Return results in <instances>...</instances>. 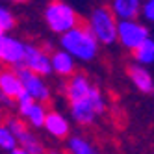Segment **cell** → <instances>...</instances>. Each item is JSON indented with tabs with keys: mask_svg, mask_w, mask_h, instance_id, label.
<instances>
[{
	"mask_svg": "<svg viewBox=\"0 0 154 154\" xmlns=\"http://www.w3.org/2000/svg\"><path fill=\"white\" fill-rule=\"evenodd\" d=\"M15 26V19L13 15L8 11V9L0 8V34H6V32H9Z\"/></svg>",
	"mask_w": 154,
	"mask_h": 154,
	"instance_id": "obj_21",
	"label": "cell"
},
{
	"mask_svg": "<svg viewBox=\"0 0 154 154\" xmlns=\"http://www.w3.org/2000/svg\"><path fill=\"white\" fill-rule=\"evenodd\" d=\"M47 24L52 32L56 34H65V32L72 30L74 26H78L82 23V19L74 13V9L67 6L61 0H52L45 11Z\"/></svg>",
	"mask_w": 154,
	"mask_h": 154,
	"instance_id": "obj_2",
	"label": "cell"
},
{
	"mask_svg": "<svg viewBox=\"0 0 154 154\" xmlns=\"http://www.w3.org/2000/svg\"><path fill=\"white\" fill-rule=\"evenodd\" d=\"M24 52H26V45L19 43L17 39L6 37L0 34V58L9 65H19L24 61Z\"/></svg>",
	"mask_w": 154,
	"mask_h": 154,
	"instance_id": "obj_10",
	"label": "cell"
},
{
	"mask_svg": "<svg viewBox=\"0 0 154 154\" xmlns=\"http://www.w3.org/2000/svg\"><path fill=\"white\" fill-rule=\"evenodd\" d=\"M45 128L50 132L52 136H56L58 139H63L69 136V123L65 121L58 112H48L47 121H45Z\"/></svg>",
	"mask_w": 154,
	"mask_h": 154,
	"instance_id": "obj_12",
	"label": "cell"
},
{
	"mask_svg": "<svg viewBox=\"0 0 154 154\" xmlns=\"http://www.w3.org/2000/svg\"><path fill=\"white\" fill-rule=\"evenodd\" d=\"M91 154H97V152H95V150H93V152H91Z\"/></svg>",
	"mask_w": 154,
	"mask_h": 154,
	"instance_id": "obj_26",
	"label": "cell"
},
{
	"mask_svg": "<svg viewBox=\"0 0 154 154\" xmlns=\"http://www.w3.org/2000/svg\"><path fill=\"white\" fill-rule=\"evenodd\" d=\"M11 2H19V4H23V2H28V0H11Z\"/></svg>",
	"mask_w": 154,
	"mask_h": 154,
	"instance_id": "obj_24",
	"label": "cell"
},
{
	"mask_svg": "<svg viewBox=\"0 0 154 154\" xmlns=\"http://www.w3.org/2000/svg\"><path fill=\"white\" fill-rule=\"evenodd\" d=\"M143 13H145V17L149 20H152V23H154V0H147L145 8H143Z\"/></svg>",
	"mask_w": 154,
	"mask_h": 154,
	"instance_id": "obj_22",
	"label": "cell"
},
{
	"mask_svg": "<svg viewBox=\"0 0 154 154\" xmlns=\"http://www.w3.org/2000/svg\"><path fill=\"white\" fill-rule=\"evenodd\" d=\"M134 58L139 63H152L154 61V41L147 39L137 48H134Z\"/></svg>",
	"mask_w": 154,
	"mask_h": 154,
	"instance_id": "obj_16",
	"label": "cell"
},
{
	"mask_svg": "<svg viewBox=\"0 0 154 154\" xmlns=\"http://www.w3.org/2000/svg\"><path fill=\"white\" fill-rule=\"evenodd\" d=\"M15 71H17V74L20 76V80H23L24 89H26L30 95H34V97H35V100L47 102L48 98H50L48 87L43 84V80L39 78V74H37V72H34L32 69H28L24 63L15 65Z\"/></svg>",
	"mask_w": 154,
	"mask_h": 154,
	"instance_id": "obj_5",
	"label": "cell"
},
{
	"mask_svg": "<svg viewBox=\"0 0 154 154\" xmlns=\"http://www.w3.org/2000/svg\"><path fill=\"white\" fill-rule=\"evenodd\" d=\"M97 43L98 39L95 35L91 24L84 23V20L72 30L65 32L61 37V47L69 54H72V56L80 58V60H85V61H89L97 56Z\"/></svg>",
	"mask_w": 154,
	"mask_h": 154,
	"instance_id": "obj_1",
	"label": "cell"
},
{
	"mask_svg": "<svg viewBox=\"0 0 154 154\" xmlns=\"http://www.w3.org/2000/svg\"><path fill=\"white\" fill-rule=\"evenodd\" d=\"M15 134L11 132V128H6V126H0V149L4 150H13L15 149Z\"/></svg>",
	"mask_w": 154,
	"mask_h": 154,
	"instance_id": "obj_17",
	"label": "cell"
},
{
	"mask_svg": "<svg viewBox=\"0 0 154 154\" xmlns=\"http://www.w3.org/2000/svg\"><path fill=\"white\" fill-rule=\"evenodd\" d=\"M19 112L23 113L24 117H28V113H30V109L34 108V104H35V97L34 95H30L28 91H24L23 95L19 97Z\"/></svg>",
	"mask_w": 154,
	"mask_h": 154,
	"instance_id": "obj_19",
	"label": "cell"
},
{
	"mask_svg": "<svg viewBox=\"0 0 154 154\" xmlns=\"http://www.w3.org/2000/svg\"><path fill=\"white\" fill-rule=\"evenodd\" d=\"M11 154H30V152H28V150H24L23 147H20V149H13V150H11Z\"/></svg>",
	"mask_w": 154,
	"mask_h": 154,
	"instance_id": "obj_23",
	"label": "cell"
},
{
	"mask_svg": "<svg viewBox=\"0 0 154 154\" xmlns=\"http://www.w3.org/2000/svg\"><path fill=\"white\" fill-rule=\"evenodd\" d=\"M8 126L11 128V132L15 134V137L19 139L20 147H23L24 150H28L30 154H45L43 145L28 132L26 125H24L20 119H8Z\"/></svg>",
	"mask_w": 154,
	"mask_h": 154,
	"instance_id": "obj_8",
	"label": "cell"
},
{
	"mask_svg": "<svg viewBox=\"0 0 154 154\" xmlns=\"http://www.w3.org/2000/svg\"><path fill=\"white\" fill-rule=\"evenodd\" d=\"M128 76L132 78V82H134V85L137 87L139 91H143V93L154 91V84H152L150 74L143 69V67H137V65H132V67H128Z\"/></svg>",
	"mask_w": 154,
	"mask_h": 154,
	"instance_id": "obj_14",
	"label": "cell"
},
{
	"mask_svg": "<svg viewBox=\"0 0 154 154\" xmlns=\"http://www.w3.org/2000/svg\"><path fill=\"white\" fill-rule=\"evenodd\" d=\"M28 119H30V123L34 125V126H43V125H45V121H47L45 108L35 102L34 108H32V109H30V113H28Z\"/></svg>",
	"mask_w": 154,
	"mask_h": 154,
	"instance_id": "obj_18",
	"label": "cell"
},
{
	"mask_svg": "<svg viewBox=\"0 0 154 154\" xmlns=\"http://www.w3.org/2000/svg\"><path fill=\"white\" fill-rule=\"evenodd\" d=\"M113 11L123 20L137 19V15L141 11L139 0H113Z\"/></svg>",
	"mask_w": 154,
	"mask_h": 154,
	"instance_id": "obj_13",
	"label": "cell"
},
{
	"mask_svg": "<svg viewBox=\"0 0 154 154\" xmlns=\"http://www.w3.org/2000/svg\"><path fill=\"white\" fill-rule=\"evenodd\" d=\"M104 108H106L104 98H102L100 91L93 85L89 95H87L85 98L71 104V112H72V117H74L76 123H80V125H91L93 119L104 112Z\"/></svg>",
	"mask_w": 154,
	"mask_h": 154,
	"instance_id": "obj_4",
	"label": "cell"
},
{
	"mask_svg": "<svg viewBox=\"0 0 154 154\" xmlns=\"http://www.w3.org/2000/svg\"><path fill=\"white\" fill-rule=\"evenodd\" d=\"M149 39V30L134 20H121L119 23V41L128 48H137L143 41Z\"/></svg>",
	"mask_w": 154,
	"mask_h": 154,
	"instance_id": "obj_6",
	"label": "cell"
},
{
	"mask_svg": "<svg viewBox=\"0 0 154 154\" xmlns=\"http://www.w3.org/2000/svg\"><path fill=\"white\" fill-rule=\"evenodd\" d=\"M28 69H32L34 72H37L39 76H47L50 74L52 69V61L48 60L47 52L43 48H37L34 45H26V52H24V61H23Z\"/></svg>",
	"mask_w": 154,
	"mask_h": 154,
	"instance_id": "obj_7",
	"label": "cell"
},
{
	"mask_svg": "<svg viewBox=\"0 0 154 154\" xmlns=\"http://www.w3.org/2000/svg\"><path fill=\"white\" fill-rule=\"evenodd\" d=\"M89 24L95 32L97 39L100 41L102 45H112L119 37V24L115 20V11L109 9L108 6H100V8L95 9Z\"/></svg>",
	"mask_w": 154,
	"mask_h": 154,
	"instance_id": "obj_3",
	"label": "cell"
},
{
	"mask_svg": "<svg viewBox=\"0 0 154 154\" xmlns=\"http://www.w3.org/2000/svg\"><path fill=\"white\" fill-rule=\"evenodd\" d=\"M91 84L89 80L85 78L84 74H76L72 76V78L67 82V85H65V93H67V98H69V102H78L82 100V98H85L87 95H89L91 91Z\"/></svg>",
	"mask_w": 154,
	"mask_h": 154,
	"instance_id": "obj_11",
	"label": "cell"
},
{
	"mask_svg": "<svg viewBox=\"0 0 154 154\" xmlns=\"http://www.w3.org/2000/svg\"><path fill=\"white\" fill-rule=\"evenodd\" d=\"M24 91H26L24 84L20 80V76L17 74V71H11V69L0 71V95L9 97L11 100H19V97Z\"/></svg>",
	"mask_w": 154,
	"mask_h": 154,
	"instance_id": "obj_9",
	"label": "cell"
},
{
	"mask_svg": "<svg viewBox=\"0 0 154 154\" xmlns=\"http://www.w3.org/2000/svg\"><path fill=\"white\" fill-rule=\"evenodd\" d=\"M52 69L56 71L60 76H71L74 72V61L71 58V54L65 52H52Z\"/></svg>",
	"mask_w": 154,
	"mask_h": 154,
	"instance_id": "obj_15",
	"label": "cell"
},
{
	"mask_svg": "<svg viewBox=\"0 0 154 154\" xmlns=\"http://www.w3.org/2000/svg\"><path fill=\"white\" fill-rule=\"evenodd\" d=\"M69 147H71V152L72 154H91L93 149L87 141H84L82 137H72L69 141Z\"/></svg>",
	"mask_w": 154,
	"mask_h": 154,
	"instance_id": "obj_20",
	"label": "cell"
},
{
	"mask_svg": "<svg viewBox=\"0 0 154 154\" xmlns=\"http://www.w3.org/2000/svg\"><path fill=\"white\" fill-rule=\"evenodd\" d=\"M48 154H60V152H48Z\"/></svg>",
	"mask_w": 154,
	"mask_h": 154,
	"instance_id": "obj_25",
	"label": "cell"
},
{
	"mask_svg": "<svg viewBox=\"0 0 154 154\" xmlns=\"http://www.w3.org/2000/svg\"><path fill=\"white\" fill-rule=\"evenodd\" d=\"M0 61H2V58H0Z\"/></svg>",
	"mask_w": 154,
	"mask_h": 154,
	"instance_id": "obj_27",
	"label": "cell"
}]
</instances>
